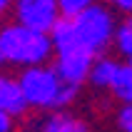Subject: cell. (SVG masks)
Returning a JSON list of instances; mask_svg holds the SVG:
<instances>
[{"label": "cell", "instance_id": "6da1fadb", "mask_svg": "<svg viewBox=\"0 0 132 132\" xmlns=\"http://www.w3.org/2000/svg\"><path fill=\"white\" fill-rule=\"evenodd\" d=\"M52 45L47 32H37L20 22L5 25L0 30V60L13 65H43L50 57Z\"/></svg>", "mask_w": 132, "mask_h": 132}, {"label": "cell", "instance_id": "7a4b0ae2", "mask_svg": "<svg viewBox=\"0 0 132 132\" xmlns=\"http://www.w3.org/2000/svg\"><path fill=\"white\" fill-rule=\"evenodd\" d=\"M72 20L75 35H77V43L85 52L90 55H97L102 52L107 45H110L112 35H115V22H112V15L105 10L102 5H87L82 13H77Z\"/></svg>", "mask_w": 132, "mask_h": 132}, {"label": "cell", "instance_id": "3957f363", "mask_svg": "<svg viewBox=\"0 0 132 132\" xmlns=\"http://www.w3.org/2000/svg\"><path fill=\"white\" fill-rule=\"evenodd\" d=\"M60 77L55 72V67H45V65H30L25 67V72L20 75V85L22 97L28 107H52L55 105V95L60 90Z\"/></svg>", "mask_w": 132, "mask_h": 132}, {"label": "cell", "instance_id": "277c9868", "mask_svg": "<svg viewBox=\"0 0 132 132\" xmlns=\"http://www.w3.org/2000/svg\"><path fill=\"white\" fill-rule=\"evenodd\" d=\"M15 15L18 22L37 32H50L55 20L60 18L55 0H15Z\"/></svg>", "mask_w": 132, "mask_h": 132}, {"label": "cell", "instance_id": "5b68a950", "mask_svg": "<svg viewBox=\"0 0 132 132\" xmlns=\"http://www.w3.org/2000/svg\"><path fill=\"white\" fill-rule=\"evenodd\" d=\"M92 65V55L85 50H72V52H60L57 62H55V72L62 82H72V85H80V82L87 80V70Z\"/></svg>", "mask_w": 132, "mask_h": 132}, {"label": "cell", "instance_id": "8992f818", "mask_svg": "<svg viewBox=\"0 0 132 132\" xmlns=\"http://www.w3.org/2000/svg\"><path fill=\"white\" fill-rule=\"evenodd\" d=\"M0 110L5 115H10V117H18V115H22L28 110V102L22 97L18 80L5 77V75H0Z\"/></svg>", "mask_w": 132, "mask_h": 132}, {"label": "cell", "instance_id": "52a82bcc", "mask_svg": "<svg viewBox=\"0 0 132 132\" xmlns=\"http://www.w3.org/2000/svg\"><path fill=\"white\" fill-rule=\"evenodd\" d=\"M117 62L110 57H100L95 60L92 65H90L87 70V82H92L95 87H110L112 85V77H115V72H117Z\"/></svg>", "mask_w": 132, "mask_h": 132}, {"label": "cell", "instance_id": "ba28073f", "mask_svg": "<svg viewBox=\"0 0 132 132\" xmlns=\"http://www.w3.org/2000/svg\"><path fill=\"white\" fill-rule=\"evenodd\" d=\"M110 90L115 92V97L117 100H122V102H132V65H120L117 72H115V77H112V85Z\"/></svg>", "mask_w": 132, "mask_h": 132}, {"label": "cell", "instance_id": "9c48e42d", "mask_svg": "<svg viewBox=\"0 0 132 132\" xmlns=\"http://www.w3.org/2000/svg\"><path fill=\"white\" fill-rule=\"evenodd\" d=\"M40 132H87V127L82 125L80 120H75L72 115H52L47 122L43 125Z\"/></svg>", "mask_w": 132, "mask_h": 132}, {"label": "cell", "instance_id": "30bf717a", "mask_svg": "<svg viewBox=\"0 0 132 132\" xmlns=\"http://www.w3.org/2000/svg\"><path fill=\"white\" fill-rule=\"evenodd\" d=\"M112 37H115L120 52L127 55V57H132V15L122 22V25H120L117 30H115V35H112Z\"/></svg>", "mask_w": 132, "mask_h": 132}, {"label": "cell", "instance_id": "8fae6325", "mask_svg": "<svg viewBox=\"0 0 132 132\" xmlns=\"http://www.w3.org/2000/svg\"><path fill=\"white\" fill-rule=\"evenodd\" d=\"M55 3H57V10L62 18H75L87 5H92V0H55Z\"/></svg>", "mask_w": 132, "mask_h": 132}, {"label": "cell", "instance_id": "7c38bea8", "mask_svg": "<svg viewBox=\"0 0 132 132\" xmlns=\"http://www.w3.org/2000/svg\"><path fill=\"white\" fill-rule=\"evenodd\" d=\"M77 90H80V85L60 82V90H57V95H55V105H52V107H65V105H70L75 97H77Z\"/></svg>", "mask_w": 132, "mask_h": 132}, {"label": "cell", "instance_id": "4fadbf2b", "mask_svg": "<svg viewBox=\"0 0 132 132\" xmlns=\"http://www.w3.org/2000/svg\"><path fill=\"white\" fill-rule=\"evenodd\" d=\"M117 125L122 132H132V102H127L117 115Z\"/></svg>", "mask_w": 132, "mask_h": 132}, {"label": "cell", "instance_id": "5bb4252c", "mask_svg": "<svg viewBox=\"0 0 132 132\" xmlns=\"http://www.w3.org/2000/svg\"><path fill=\"white\" fill-rule=\"evenodd\" d=\"M10 130H13V117L0 110V132H10Z\"/></svg>", "mask_w": 132, "mask_h": 132}, {"label": "cell", "instance_id": "9a60e30c", "mask_svg": "<svg viewBox=\"0 0 132 132\" xmlns=\"http://www.w3.org/2000/svg\"><path fill=\"white\" fill-rule=\"evenodd\" d=\"M112 5L120 7L122 13H130L132 15V0H112Z\"/></svg>", "mask_w": 132, "mask_h": 132}, {"label": "cell", "instance_id": "2e32d148", "mask_svg": "<svg viewBox=\"0 0 132 132\" xmlns=\"http://www.w3.org/2000/svg\"><path fill=\"white\" fill-rule=\"evenodd\" d=\"M10 3H13V0H0V18H3V15L7 13V7H10Z\"/></svg>", "mask_w": 132, "mask_h": 132}, {"label": "cell", "instance_id": "e0dca14e", "mask_svg": "<svg viewBox=\"0 0 132 132\" xmlns=\"http://www.w3.org/2000/svg\"><path fill=\"white\" fill-rule=\"evenodd\" d=\"M130 65H132V57H130Z\"/></svg>", "mask_w": 132, "mask_h": 132}]
</instances>
